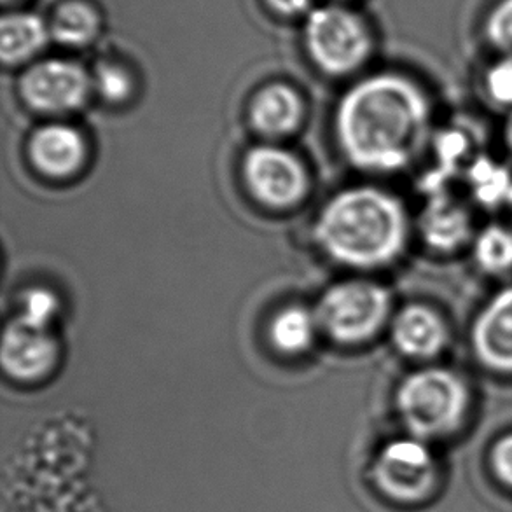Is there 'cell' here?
Listing matches in <instances>:
<instances>
[{
	"instance_id": "6da1fadb",
	"label": "cell",
	"mask_w": 512,
	"mask_h": 512,
	"mask_svg": "<svg viewBox=\"0 0 512 512\" xmlns=\"http://www.w3.org/2000/svg\"><path fill=\"white\" fill-rule=\"evenodd\" d=\"M430 102L401 74L366 77L346 91L336 114V135L346 158L369 172L409 165L427 139Z\"/></svg>"
},
{
	"instance_id": "7a4b0ae2",
	"label": "cell",
	"mask_w": 512,
	"mask_h": 512,
	"mask_svg": "<svg viewBox=\"0 0 512 512\" xmlns=\"http://www.w3.org/2000/svg\"><path fill=\"white\" fill-rule=\"evenodd\" d=\"M320 247L334 261L353 268L392 263L408 240V217L401 201L376 187H353L336 194L315 226Z\"/></svg>"
},
{
	"instance_id": "3957f363",
	"label": "cell",
	"mask_w": 512,
	"mask_h": 512,
	"mask_svg": "<svg viewBox=\"0 0 512 512\" xmlns=\"http://www.w3.org/2000/svg\"><path fill=\"white\" fill-rule=\"evenodd\" d=\"M469 406L465 381L443 367L409 374L397 390L402 422L418 439L450 436L464 422Z\"/></svg>"
},
{
	"instance_id": "277c9868",
	"label": "cell",
	"mask_w": 512,
	"mask_h": 512,
	"mask_svg": "<svg viewBox=\"0 0 512 512\" xmlns=\"http://www.w3.org/2000/svg\"><path fill=\"white\" fill-rule=\"evenodd\" d=\"M319 327L331 340L359 345L381 331L390 315V294L369 280L329 287L315 308Z\"/></svg>"
},
{
	"instance_id": "5b68a950",
	"label": "cell",
	"mask_w": 512,
	"mask_h": 512,
	"mask_svg": "<svg viewBox=\"0 0 512 512\" xmlns=\"http://www.w3.org/2000/svg\"><path fill=\"white\" fill-rule=\"evenodd\" d=\"M305 46L322 72L346 76L366 63L373 37L359 14L346 7L324 6L306 18Z\"/></svg>"
},
{
	"instance_id": "8992f818",
	"label": "cell",
	"mask_w": 512,
	"mask_h": 512,
	"mask_svg": "<svg viewBox=\"0 0 512 512\" xmlns=\"http://www.w3.org/2000/svg\"><path fill=\"white\" fill-rule=\"evenodd\" d=\"M243 179L259 203L270 208H291L303 200L308 175L294 154L275 146L250 149L243 160Z\"/></svg>"
},
{
	"instance_id": "52a82bcc",
	"label": "cell",
	"mask_w": 512,
	"mask_h": 512,
	"mask_svg": "<svg viewBox=\"0 0 512 512\" xmlns=\"http://www.w3.org/2000/svg\"><path fill=\"white\" fill-rule=\"evenodd\" d=\"M91 84V77L79 63L49 58L28 67L20 79V93L34 111L63 114L86 102Z\"/></svg>"
},
{
	"instance_id": "ba28073f",
	"label": "cell",
	"mask_w": 512,
	"mask_h": 512,
	"mask_svg": "<svg viewBox=\"0 0 512 512\" xmlns=\"http://www.w3.org/2000/svg\"><path fill=\"white\" fill-rule=\"evenodd\" d=\"M376 483L392 499L418 502L436 485V462L420 441H395L376 462Z\"/></svg>"
},
{
	"instance_id": "9c48e42d",
	"label": "cell",
	"mask_w": 512,
	"mask_h": 512,
	"mask_svg": "<svg viewBox=\"0 0 512 512\" xmlns=\"http://www.w3.org/2000/svg\"><path fill=\"white\" fill-rule=\"evenodd\" d=\"M58 357L60 346L51 327L30 324L16 315L4 329L0 360L16 380H41L55 369Z\"/></svg>"
},
{
	"instance_id": "30bf717a",
	"label": "cell",
	"mask_w": 512,
	"mask_h": 512,
	"mask_svg": "<svg viewBox=\"0 0 512 512\" xmlns=\"http://www.w3.org/2000/svg\"><path fill=\"white\" fill-rule=\"evenodd\" d=\"M471 343L483 367L512 374V285L481 310L472 326Z\"/></svg>"
},
{
	"instance_id": "8fae6325",
	"label": "cell",
	"mask_w": 512,
	"mask_h": 512,
	"mask_svg": "<svg viewBox=\"0 0 512 512\" xmlns=\"http://www.w3.org/2000/svg\"><path fill=\"white\" fill-rule=\"evenodd\" d=\"M28 156L39 172L63 179L83 167L86 144L83 135L72 126H41L30 137Z\"/></svg>"
},
{
	"instance_id": "7c38bea8",
	"label": "cell",
	"mask_w": 512,
	"mask_h": 512,
	"mask_svg": "<svg viewBox=\"0 0 512 512\" xmlns=\"http://www.w3.org/2000/svg\"><path fill=\"white\" fill-rule=\"evenodd\" d=\"M392 340L402 355L409 359H434L448 345L450 333L441 315L429 306H404L395 315Z\"/></svg>"
},
{
	"instance_id": "4fadbf2b",
	"label": "cell",
	"mask_w": 512,
	"mask_h": 512,
	"mask_svg": "<svg viewBox=\"0 0 512 512\" xmlns=\"http://www.w3.org/2000/svg\"><path fill=\"white\" fill-rule=\"evenodd\" d=\"M303 118V102L289 84L264 86L250 105V123L264 137H284L298 128Z\"/></svg>"
},
{
	"instance_id": "5bb4252c",
	"label": "cell",
	"mask_w": 512,
	"mask_h": 512,
	"mask_svg": "<svg viewBox=\"0 0 512 512\" xmlns=\"http://www.w3.org/2000/svg\"><path fill=\"white\" fill-rule=\"evenodd\" d=\"M423 240L437 252H453L469 242L471 217L448 198H432L420 221Z\"/></svg>"
},
{
	"instance_id": "9a60e30c",
	"label": "cell",
	"mask_w": 512,
	"mask_h": 512,
	"mask_svg": "<svg viewBox=\"0 0 512 512\" xmlns=\"http://www.w3.org/2000/svg\"><path fill=\"white\" fill-rule=\"evenodd\" d=\"M49 23L35 13H9L0 23V56L6 65L32 60L46 48Z\"/></svg>"
},
{
	"instance_id": "2e32d148",
	"label": "cell",
	"mask_w": 512,
	"mask_h": 512,
	"mask_svg": "<svg viewBox=\"0 0 512 512\" xmlns=\"http://www.w3.org/2000/svg\"><path fill=\"white\" fill-rule=\"evenodd\" d=\"M102 27L97 7L86 0H65L49 20V32L56 42L81 48L97 39Z\"/></svg>"
},
{
	"instance_id": "e0dca14e",
	"label": "cell",
	"mask_w": 512,
	"mask_h": 512,
	"mask_svg": "<svg viewBox=\"0 0 512 512\" xmlns=\"http://www.w3.org/2000/svg\"><path fill=\"white\" fill-rule=\"evenodd\" d=\"M319 329L315 312L303 306H287L271 320L270 340L280 352L296 355L312 346Z\"/></svg>"
},
{
	"instance_id": "ac0fdd59",
	"label": "cell",
	"mask_w": 512,
	"mask_h": 512,
	"mask_svg": "<svg viewBox=\"0 0 512 512\" xmlns=\"http://www.w3.org/2000/svg\"><path fill=\"white\" fill-rule=\"evenodd\" d=\"M474 259L492 275L512 270V231L497 224L483 229L474 240Z\"/></svg>"
},
{
	"instance_id": "d6986e66",
	"label": "cell",
	"mask_w": 512,
	"mask_h": 512,
	"mask_svg": "<svg viewBox=\"0 0 512 512\" xmlns=\"http://www.w3.org/2000/svg\"><path fill=\"white\" fill-rule=\"evenodd\" d=\"M471 186L483 205L497 207L512 201V175L506 167H500L493 161L481 160L471 168Z\"/></svg>"
},
{
	"instance_id": "ffe728a7",
	"label": "cell",
	"mask_w": 512,
	"mask_h": 512,
	"mask_svg": "<svg viewBox=\"0 0 512 512\" xmlns=\"http://www.w3.org/2000/svg\"><path fill=\"white\" fill-rule=\"evenodd\" d=\"M93 86L107 102L119 104L132 95L133 79L130 72L118 63L102 62L95 69Z\"/></svg>"
},
{
	"instance_id": "44dd1931",
	"label": "cell",
	"mask_w": 512,
	"mask_h": 512,
	"mask_svg": "<svg viewBox=\"0 0 512 512\" xmlns=\"http://www.w3.org/2000/svg\"><path fill=\"white\" fill-rule=\"evenodd\" d=\"M60 310L58 298L48 289H30L21 299V308L18 317L27 320L30 324L51 327L56 313Z\"/></svg>"
},
{
	"instance_id": "7402d4cb",
	"label": "cell",
	"mask_w": 512,
	"mask_h": 512,
	"mask_svg": "<svg viewBox=\"0 0 512 512\" xmlns=\"http://www.w3.org/2000/svg\"><path fill=\"white\" fill-rule=\"evenodd\" d=\"M486 41L493 48L504 53H512V0H500L492 11L486 14L485 20Z\"/></svg>"
},
{
	"instance_id": "603a6c76",
	"label": "cell",
	"mask_w": 512,
	"mask_h": 512,
	"mask_svg": "<svg viewBox=\"0 0 512 512\" xmlns=\"http://www.w3.org/2000/svg\"><path fill=\"white\" fill-rule=\"evenodd\" d=\"M485 86L492 102L512 107V55L493 63L486 72Z\"/></svg>"
},
{
	"instance_id": "cb8c5ba5",
	"label": "cell",
	"mask_w": 512,
	"mask_h": 512,
	"mask_svg": "<svg viewBox=\"0 0 512 512\" xmlns=\"http://www.w3.org/2000/svg\"><path fill=\"white\" fill-rule=\"evenodd\" d=\"M492 467L497 478L512 488V434L502 437L493 446Z\"/></svg>"
},
{
	"instance_id": "d4e9b609",
	"label": "cell",
	"mask_w": 512,
	"mask_h": 512,
	"mask_svg": "<svg viewBox=\"0 0 512 512\" xmlns=\"http://www.w3.org/2000/svg\"><path fill=\"white\" fill-rule=\"evenodd\" d=\"M273 13L280 16H301L312 13L313 0H264Z\"/></svg>"
},
{
	"instance_id": "484cf974",
	"label": "cell",
	"mask_w": 512,
	"mask_h": 512,
	"mask_svg": "<svg viewBox=\"0 0 512 512\" xmlns=\"http://www.w3.org/2000/svg\"><path fill=\"white\" fill-rule=\"evenodd\" d=\"M504 135H506V144L509 149L512 151V112L511 116L507 118L506 130H504Z\"/></svg>"
},
{
	"instance_id": "4316f807",
	"label": "cell",
	"mask_w": 512,
	"mask_h": 512,
	"mask_svg": "<svg viewBox=\"0 0 512 512\" xmlns=\"http://www.w3.org/2000/svg\"><path fill=\"white\" fill-rule=\"evenodd\" d=\"M11 2H18V0H4V4H11Z\"/></svg>"
}]
</instances>
